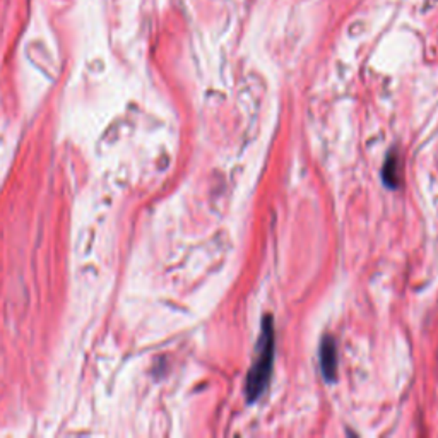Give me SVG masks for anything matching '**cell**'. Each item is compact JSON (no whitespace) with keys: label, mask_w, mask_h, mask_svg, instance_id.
Wrapping results in <instances>:
<instances>
[{"label":"cell","mask_w":438,"mask_h":438,"mask_svg":"<svg viewBox=\"0 0 438 438\" xmlns=\"http://www.w3.org/2000/svg\"><path fill=\"white\" fill-rule=\"evenodd\" d=\"M272 365H274V321L271 315L262 318V330L258 337L256 358L247 375L245 394L247 401L256 402L265 392L271 380Z\"/></svg>","instance_id":"1"},{"label":"cell","mask_w":438,"mask_h":438,"mask_svg":"<svg viewBox=\"0 0 438 438\" xmlns=\"http://www.w3.org/2000/svg\"><path fill=\"white\" fill-rule=\"evenodd\" d=\"M321 368L327 382L337 380V344L332 336H324L321 341Z\"/></svg>","instance_id":"2"},{"label":"cell","mask_w":438,"mask_h":438,"mask_svg":"<svg viewBox=\"0 0 438 438\" xmlns=\"http://www.w3.org/2000/svg\"><path fill=\"white\" fill-rule=\"evenodd\" d=\"M401 158L396 151H390L382 168V180L389 189H397L401 185Z\"/></svg>","instance_id":"3"}]
</instances>
